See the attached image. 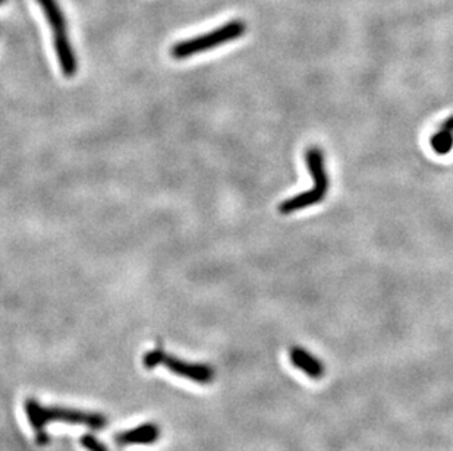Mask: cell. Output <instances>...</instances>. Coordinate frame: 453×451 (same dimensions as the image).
Returning <instances> with one entry per match:
<instances>
[{
    "label": "cell",
    "instance_id": "9c48e42d",
    "mask_svg": "<svg viewBox=\"0 0 453 451\" xmlns=\"http://www.w3.org/2000/svg\"><path fill=\"white\" fill-rule=\"evenodd\" d=\"M452 132L453 131L442 128L433 138L430 139L431 147H433V150L437 154L445 156L452 150V147H453V135H452Z\"/></svg>",
    "mask_w": 453,
    "mask_h": 451
},
{
    "label": "cell",
    "instance_id": "3957f363",
    "mask_svg": "<svg viewBox=\"0 0 453 451\" xmlns=\"http://www.w3.org/2000/svg\"><path fill=\"white\" fill-rule=\"evenodd\" d=\"M246 31V24L241 19H234L231 23H226L220 28H216L210 33L201 34L198 37H193L190 40H183L172 46L171 56L180 60L187 59L194 54H200L204 52L213 50L217 46L231 43V41L238 40Z\"/></svg>",
    "mask_w": 453,
    "mask_h": 451
},
{
    "label": "cell",
    "instance_id": "277c9868",
    "mask_svg": "<svg viewBox=\"0 0 453 451\" xmlns=\"http://www.w3.org/2000/svg\"><path fill=\"white\" fill-rule=\"evenodd\" d=\"M161 365L166 366L171 373L198 384H209L214 380V369L204 363H190L164 353Z\"/></svg>",
    "mask_w": 453,
    "mask_h": 451
},
{
    "label": "cell",
    "instance_id": "6da1fadb",
    "mask_svg": "<svg viewBox=\"0 0 453 451\" xmlns=\"http://www.w3.org/2000/svg\"><path fill=\"white\" fill-rule=\"evenodd\" d=\"M25 414L35 433V441L40 445H46L49 443L46 426L52 421H62L69 425H82L94 430L106 428L108 425V419L100 414L82 412V410L65 407H49L40 404L35 399H28L25 402Z\"/></svg>",
    "mask_w": 453,
    "mask_h": 451
},
{
    "label": "cell",
    "instance_id": "5b68a950",
    "mask_svg": "<svg viewBox=\"0 0 453 451\" xmlns=\"http://www.w3.org/2000/svg\"><path fill=\"white\" fill-rule=\"evenodd\" d=\"M160 437V428L156 423H144L130 430H123L115 437L119 445L131 444H153Z\"/></svg>",
    "mask_w": 453,
    "mask_h": 451
},
{
    "label": "cell",
    "instance_id": "30bf717a",
    "mask_svg": "<svg viewBox=\"0 0 453 451\" xmlns=\"http://www.w3.org/2000/svg\"><path fill=\"white\" fill-rule=\"evenodd\" d=\"M163 356H164V351L160 347L154 348V351H151V352H147L146 356H144V359H142L144 366H146L147 369H154L156 366L161 365Z\"/></svg>",
    "mask_w": 453,
    "mask_h": 451
},
{
    "label": "cell",
    "instance_id": "52a82bcc",
    "mask_svg": "<svg viewBox=\"0 0 453 451\" xmlns=\"http://www.w3.org/2000/svg\"><path fill=\"white\" fill-rule=\"evenodd\" d=\"M41 11H43L47 23L52 28L53 38L59 37H68L67 33V19L64 12H62L57 0H37Z\"/></svg>",
    "mask_w": 453,
    "mask_h": 451
},
{
    "label": "cell",
    "instance_id": "7a4b0ae2",
    "mask_svg": "<svg viewBox=\"0 0 453 451\" xmlns=\"http://www.w3.org/2000/svg\"><path fill=\"white\" fill-rule=\"evenodd\" d=\"M305 160H306L308 172H310V175L314 180V187L310 191L295 195L289 199H285L279 205V211L282 214H292L298 210H304V209L311 207V205L320 204L323 201V198L327 195L328 177H327V172L324 169V157H323L321 150L317 147L310 148L306 151Z\"/></svg>",
    "mask_w": 453,
    "mask_h": 451
},
{
    "label": "cell",
    "instance_id": "8fae6325",
    "mask_svg": "<svg viewBox=\"0 0 453 451\" xmlns=\"http://www.w3.org/2000/svg\"><path fill=\"white\" fill-rule=\"evenodd\" d=\"M81 444L84 445V448L88 450V451H109L105 444H103L100 440H97L94 435H90V434L82 435Z\"/></svg>",
    "mask_w": 453,
    "mask_h": 451
},
{
    "label": "cell",
    "instance_id": "8992f818",
    "mask_svg": "<svg viewBox=\"0 0 453 451\" xmlns=\"http://www.w3.org/2000/svg\"><path fill=\"white\" fill-rule=\"evenodd\" d=\"M53 45H55V52L57 56V62H59L62 74H64L67 78L75 76V74L78 71V62H76L75 52H74L72 45L69 41V37L53 38Z\"/></svg>",
    "mask_w": 453,
    "mask_h": 451
},
{
    "label": "cell",
    "instance_id": "ba28073f",
    "mask_svg": "<svg viewBox=\"0 0 453 451\" xmlns=\"http://www.w3.org/2000/svg\"><path fill=\"white\" fill-rule=\"evenodd\" d=\"M291 361L292 363L301 369V371H304L306 375H310L311 378H321L323 374H324V368L321 365V362L311 356L310 353H308L305 348H301V347H292L291 348Z\"/></svg>",
    "mask_w": 453,
    "mask_h": 451
},
{
    "label": "cell",
    "instance_id": "4fadbf2b",
    "mask_svg": "<svg viewBox=\"0 0 453 451\" xmlns=\"http://www.w3.org/2000/svg\"><path fill=\"white\" fill-rule=\"evenodd\" d=\"M4 2H5V0H0V5H2V4H4Z\"/></svg>",
    "mask_w": 453,
    "mask_h": 451
},
{
    "label": "cell",
    "instance_id": "7c38bea8",
    "mask_svg": "<svg viewBox=\"0 0 453 451\" xmlns=\"http://www.w3.org/2000/svg\"><path fill=\"white\" fill-rule=\"evenodd\" d=\"M442 128H446V129H449V131H453V116H450V117L443 123Z\"/></svg>",
    "mask_w": 453,
    "mask_h": 451
}]
</instances>
